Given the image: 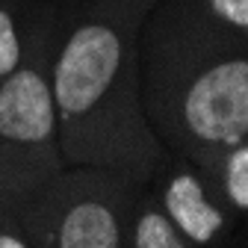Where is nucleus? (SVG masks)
<instances>
[{"mask_svg": "<svg viewBox=\"0 0 248 248\" xmlns=\"http://www.w3.org/2000/svg\"><path fill=\"white\" fill-rule=\"evenodd\" d=\"M130 248H195L186 239L171 219L163 213L157 195L151 192V186H145L136 213H133V225H130Z\"/></svg>", "mask_w": 248, "mask_h": 248, "instance_id": "423d86ee", "label": "nucleus"}, {"mask_svg": "<svg viewBox=\"0 0 248 248\" xmlns=\"http://www.w3.org/2000/svg\"><path fill=\"white\" fill-rule=\"evenodd\" d=\"M0 248H33L30 233L21 222V207L0 216Z\"/></svg>", "mask_w": 248, "mask_h": 248, "instance_id": "1a4fd4ad", "label": "nucleus"}, {"mask_svg": "<svg viewBox=\"0 0 248 248\" xmlns=\"http://www.w3.org/2000/svg\"><path fill=\"white\" fill-rule=\"evenodd\" d=\"M166 166L171 171L157 192L163 213L195 248L216 245L222 233H228V216L213 195V183L180 157H169Z\"/></svg>", "mask_w": 248, "mask_h": 248, "instance_id": "20e7f679", "label": "nucleus"}, {"mask_svg": "<svg viewBox=\"0 0 248 248\" xmlns=\"http://www.w3.org/2000/svg\"><path fill=\"white\" fill-rule=\"evenodd\" d=\"M21 56H24V50H21V42H18L15 21L3 6H0V80L18 65Z\"/></svg>", "mask_w": 248, "mask_h": 248, "instance_id": "6e6552de", "label": "nucleus"}, {"mask_svg": "<svg viewBox=\"0 0 248 248\" xmlns=\"http://www.w3.org/2000/svg\"><path fill=\"white\" fill-rule=\"evenodd\" d=\"M56 148L62 166L109 169L139 186L160 177L169 151L151 130L127 33L109 18L71 30L53 59Z\"/></svg>", "mask_w": 248, "mask_h": 248, "instance_id": "f257e3e1", "label": "nucleus"}, {"mask_svg": "<svg viewBox=\"0 0 248 248\" xmlns=\"http://www.w3.org/2000/svg\"><path fill=\"white\" fill-rule=\"evenodd\" d=\"M53 62L18 65L0 80V142L50 145L56 142L53 109Z\"/></svg>", "mask_w": 248, "mask_h": 248, "instance_id": "7ed1b4c3", "label": "nucleus"}, {"mask_svg": "<svg viewBox=\"0 0 248 248\" xmlns=\"http://www.w3.org/2000/svg\"><path fill=\"white\" fill-rule=\"evenodd\" d=\"M210 9L216 18H222L236 30L248 27V0H210Z\"/></svg>", "mask_w": 248, "mask_h": 248, "instance_id": "9d476101", "label": "nucleus"}, {"mask_svg": "<svg viewBox=\"0 0 248 248\" xmlns=\"http://www.w3.org/2000/svg\"><path fill=\"white\" fill-rule=\"evenodd\" d=\"M145 186L109 169L62 166L21 204L33 248H130Z\"/></svg>", "mask_w": 248, "mask_h": 248, "instance_id": "f03ea898", "label": "nucleus"}, {"mask_svg": "<svg viewBox=\"0 0 248 248\" xmlns=\"http://www.w3.org/2000/svg\"><path fill=\"white\" fill-rule=\"evenodd\" d=\"M213 189H219L222 201L239 216L248 210V142H239L225 151L213 177Z\"/></svg>", "mask_w": 248, "mask_h": 248, "instance_id": "0eeeda50", "label": "nucleus"}, {"mask_svg": "<svg viewBox=\"0 0 248 248\" xmlns=\"http://www.w3.org/2000/svg\"><path fill=\"white\" fill-rule=\"evenodd\" d=\"M62 169L59 148L0 142V216L18 210L39 186Z\"/></svg>", "mask_w": 248, "mask_h": 248, "instance_id": "39448f33", "label": "nucleus"}]
</instances>
